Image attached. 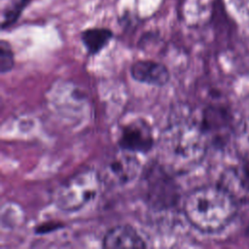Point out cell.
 Returning <instances> with one entry per match:
<instances>
[{"instance_id": "1", "label": "cell", "mask_w": 249, "mask_h": 249, "mask_svg": "<svg viewBox=\"0 0 249 249\" xmlns=\"http://www.w3.org/2000/svg\"><path fill=\"white\" fill-rule=\"evenodd\" d=\"M209 138L200 123L182 121L162 130L158 142V162L175 176L194 170L204 159Z\"/></svg>"}, {"instance_id": "2", "label": "cell", "mask_w": 249, "mask_h": 249, "mask_svg": "<svg viewBox=\"0 0 249 249\" xmlns=\"http://www.w3.org/2000/svg\"><path fill=\"white\" fill-rule=\"evenodd\" d=\"M236 200L219 184L192 190L183 201L187 221L197 231L214 233L225 229L236 214Z\"/></svg>"}, {"instance_id": "3", "label": "cell", "mask_w": 249, "mask_h": 249, "mask_svg": "<svg viewBox=\"0 0 249 249\" xmlns=\"http://www.w3.org/2000/svg\"><path fill=\"white\" fill-rule=\"evenodd\" d=\"M102 180L92 168L80 170L63 181L53 193L54 205L63 212H76L92 201L98 195Z\"/></svg>"}, {"instance_id": "4", "label": "cell", "mask_w": 249, "mask_h": 249, "mask_svg": "<svg viewBox=\"0 0 249 249\" xmlns=\"http://www.w3.org/2000/svg\"><path fill=\"white\" fill-rule=\"evenodd\" d=\"M174 176L157 160L142 169L139 177L142 194L144 200L151 208L162 211L172 209L178 204L181 190Z\"/></svg>"}, {"instance_id": "5", "label": "cell", "mask_w": 249, "mask_h": 249, "mask_svg": "<svg viewBox=\"0 0 249 249\" xmlns=\"http://www.w3.org/2000/svg\"><path fill=\"white\" fill-rule=\"evenodd\" d=\"M142 169L135 153L118 148L117 151L109 155L98 172L103 184L120 187L140 177Z\"/></svg>"}, {"instance_id": "6", "label": "cell", "mask_w": 249, "mask_h": 249, "mask_svg": "<svg viewBox=\"0 0 249 249\" xmlns=\"http://www.w3.org/2000/svg\"><path fill=\"white\" fill-rule=\"evenodd\" d=\"M156 144L153 130L143 119H136L124 124L118 138L119 148L135 154H147Z\"/></svg>"}, {"instance_id": "7", "label": "cell", "mask_w": 249, "mask_h": 249, "mask_svg": "<svg viewBox=\"0 0 249 249\" xmlns=\"http://www.w3.org/2000/svg\"><path fill=\"white\" fill-rule=\"evenodd\" d=\"M129 72L133 80L155 87H163L170 79L169 70L164 64L150 59L135 61Z\"/></svg>"}, {"instance_id": "8", "label": "cell", "mask_w": 249, "mask_h": 249, "mask_svg": "<svg viewBox=\"0 0 249 249\" xmlns=\"http://www.w3.org/2000/svg\"><path fill=\"white\" fill-rule=\"evenodd\" d=\"M103 248H145L147 243L137 230L128 225L122 224L110 228L102 238Z\"/></svg>"}, {"instance_id": "9", "label": "cell", "mask_w": 249, "mask_h": 249, "mask_svg": "<svg viewBox=\"0 0 249 249\" xmlns=\"http://www.w3.org/2000/svg\"><path fill=\"white\" fill-rule=\"evenodd\" d=\"M209 141H221L231 124V118L226 109L220 106H208L204 109L199 122Z\"/></svg>"}, {"instance_id": "10", "label": "cell", "mask_w": 249, "mask_h": 249, "mask_svg": "<svg viewBox=\"0 0 249 249\" xmlns=\"http://www.w3.org/2000/svg\"><path fill=\"white\" fill-rule=\"evenodd\" d=\"M219 185L236 201L249 196V166L233 167L225 171Z\"/></svg>"}, {"instance_id": "11", "label": "cell", "mask_w": 249, "mask_h": 249, "mask_svg": "<svg viewBox=\"0 0 249 249\" xmlns=\"http://www.w3.org/2000/svg\"><path fill=\"white\" fill-rule=\"evenodd\" d=\"M113 38V32L105 27H91L81 33V41L90 55L100 53Z\"/></svg>"}, {"instance_id": "12", "label": "cell", "mask_w": 249, "mask_h": 249, "mask_svg": "<svg viewBox=\"0 0 249 249\" xmlns=\"http://www.w3.org/2000/svg\"><path fill=\"white\" fill-rule=\"evenodd\" d=\"M234 145L238 155L249 163V117L238 124L234 132Z\"/></svg>"}, {"instance_id": "13", "label": "cell", "mask_w": 249, "mask_h": 249, "mask_svg": "<svg viewBox=\"0 0 249 249\" xmlns=\"http://www.w3.org/2000/svg\"><path fill=\"white\" fill-rule=\"evenodd\" d=\"M15 65V55L10 44L2 40L0 43V72L7 73L13 69Z\"/></svg>"}, {"instance_id": "14", "label": "cell", "mask_w": 249, "mask_h": 249, "mask_svg": "<svg viewBox=\"0 0 249 249\" xmlns=\"http://www.w3.org/2000/svg\"><path fill=\"white\" fill-rule=\"evenodd\" d=\"M27 2H28L27 0H20L18 3H15L9 9H7V11L3 14V17H2V28L3 29H5L6 27H9L17 20V18L19 17L21 11L23 10V8Z\"/></svg>"}, {"instance_id": "15", "label": "cell", "mask_w": 249, "mask_h": 249, "mask_svg": "<svg viewBox=\"0 0 249 249\" xmlns=\"http://www.w3.org/2000/svg\"><path fill=\"white\" fill-rule=\"evenodd\" d=\"M61 228H63L62 223H59L56 221H49V222H45L43 224L38 225L34 229V231L37 234H45V233H49L52 231H55Z\"/></svg>"}, {"instance_id": "16", "label": "cell", "mask_w": 249, "mask_h": 249, "mask_svg": "<svg viewBox=\"0 0 249 249\" xmlns=\"http://www.w3.org/2000/svg\"><path fill=\"white\" fill-rule=\"evenodd\" d=\"M246 234H247V236H249V225H248V227L246 229Z\"/></svg>"}]
</instances>
